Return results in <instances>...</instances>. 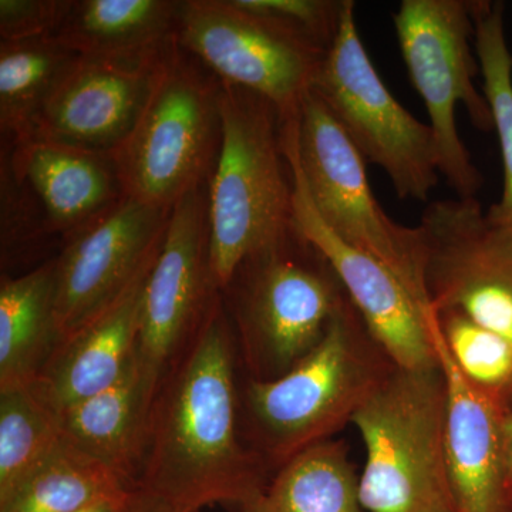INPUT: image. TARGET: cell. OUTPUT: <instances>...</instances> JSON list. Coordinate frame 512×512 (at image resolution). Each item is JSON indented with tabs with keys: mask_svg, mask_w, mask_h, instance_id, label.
Listing matches in <instances>:
<instances>
[{
	"mask_svg": "<svg viewBox=\"0 0 512 512\" xmlns=\"http://www.w3.org/2000/svg\"><path fill=\"white\" fill-rule=\"evenodd\" d=\"M448 389L441 363L393 366L352 424L366 463L359 494L366 512H456L447 467Z\"/></svg>",
	"mask_w": 512,
	"mask_h": 512,
	"instance_id": "277c9868",
	"label": "cell"
},
{
	"mask_svg": "<svg viewBox=\"0 0 512 512\" xmlns=\"http://www.w3.org/2000/svg\"><path fill=\"white\" fill-rule=\"evenodd\" d=\"M424 281L433 312H457L512 342V232L477 198L431 201L421 215Z\"/></svg>",
	"mask_w": 512,
	"mask_h": 512,
	"instance_id": "8fae6325",
	"label": "cell"
},
{
	"mask_svg": "<svg viewBox=\"0 0 512 512\" xmlns=\"http://www.w3.org/2000/svg\"><path fill=\"white\" fill-rule=\"evenodd\" d=\"M177 47L174 39L143 116L111 154L124 197L165 211L207 183L221 146V82Z\"/></svg>",
	"mask_w": 512,
	"mask_h": 512,
	"instance_id": "8992f818",
	"label": "cell"
},
{
	"mask_svg": "<svg viewBox=\"0 0 512 512\" xmlns=\"http://www.w3.org/2000/svg\"><path fill=\"white\" fill-rule=\"evenodd\" d=\"M238 412L231 322L214 292L154 400L138 484L195 512L247 503L266 484L265 461L241 440Z\"/></svg>",
	"mask_w": 512,
	"mask_h": 512,
	"instance_id": "6da1fadb",
	"label": "cell"
},
{
	"mask_svg": "<svg viewBox=\"0 0 512 512\" xmlns=\"http://www.w3.org/2000/svg\"><path fill=\"white\" fill-rule=\"evenodd\" d=\"M222 293L229 296L254 380L292 369L349 301L332 266L295 228L242 262Z\"/></svg>",
	"mask_w": 512,
	"mask_h": 512,
	"instance_id": "5b68a950",
	"label": "cell"
},
{
	"mask_svg": "<svg viewBox=\"0 0 512 512\" xmlns=\"http://www.w3.org/2000/svg\"><path fill=\"white\" fill-rule=\"evenodd\" d=\"M431 326L447 380V467L456 512H512L501 451L503 412L454 365L436 316Z\"/></svg>",
	"mask_w": 512,
	"mask_h": 512,
	"instance_id": "2e32d148",
	"label": "cell"
},
{
	"mask_svg": "<svg viewBox=\"0 0 512 512\" xmlns=\"http://www.w3.org/2000/svg\"><path fill=\"white\" fill-rule=\"evenodd\" d=\"M60 343L56 259L0 285V389L32 386Z\"/></svg>",
	"mask_w": 512,
	"mask_h": 512,
	"instance_id": "ffe728a7",
	"label": "cell"
},
{
	"mask_svg": "<svg viewBox=\"0 0 512 512\" xmlns=\"http://www.w3.org/2000/svg\"><path fill=\"white\" fill-rule=\"evenodd\" d=\"M62 441L59 413L32 386L0 389V500Z\"/></svg>",
	"mask_w": 512,
	"mask_h": 512,
	"instance_id": "484cf974",
	"label": "cell"
},
{
	"mask_svg": "<svg viewBox=\"0 0 512 512\" xmlns=\"http://www.w3.org/2000/svg\"><path fill=\"white\" fill-rule=\"evenodd\" d=\"M55 37L0 42V126L23 143L37 116L77 60Z\"/></svg>",
	"mask_w": 512,
	"mask_h": 512,
	"instance_id": "603a6c76",
	"label": "cell"
},
{
	"mask_svg": "<svg viewBox=\"0 0 512 512\" xmlns=\"http://www.w3.org/2000/svg\"><path fill=\"white\" fill-rule=\"evenodd\" d=\"M72 0H0L2 42L52 37Z\"/></svg>",
	"mask_w": 512,
	"mask_h": 512,
	"instance_id": "f1b7e54d",
	"label": "cell"
},
{
	"mask_svg": "<svg viewBox=\"0 0 512 512\" xmlns=\"http://www.w3.org/2000/svg\"><path fill=\"white\" fill-rule=\"evenodd\" d=\"M175 39L220 82L271 101L282 119L299 113L329 52L234 0L180 2Z\"/></svg>",
	"mask_w": 512,
	"mask_h": 512,
	"instance_id": "30bf717a",
	"label": "cell"
},
{
	"mask_svg": "<svg viewBox=\"0 0 512 512\" xmlns=\"http://www.w3.org/2000/svg\"><path fill=\"white\" fill-rule=\"evenodd\" d=\"M131 491H133V488L124 491V493L101 498V500L94 501V503L74 512H126Z\"/></svg>",
	"mask_w": 512,
	"mask_h": 512,
	"instance_id": "1f68e13d",
	"label": "cell"
},
{
	"mask_svg": "<svg viewBox=\"0 0 512 512\" xmlns=\"http://www.w3.org/2000/svg\"><path fill=\"white\" fill-rule=\"evenodd\" d=\"M178 9L171 0H80L53 37L77 56L143 55L174 39Z\"/></svg>",
	"mask_w": 512,
	"mask_h": 512,
	"instance_id": "44dd1931",
	"label": "cell"
},
{
	"mask_svg": "<svg viewBox=\"0 0 512 512\" xmlns=\"http://www.w3.org/2000/svg\"><path fill=\"white\" fill-rule=\"evenodd\" d=\"M174 39L143 55L77 57L37 116L29 140L111 157L143 116Z\"/></svg>",
	"mask_w": 512,
	"mask_h": 512,
	"instance_id": "9a60e30c",
	"label": "cell"
},
{
	"mask_svg": "<svg viewBox=\"0 0 512 512\" xmlns=\"http://www.w3.org/2000/svg\"><path fill=\"white\" fill-rule=\"evenodd\" d=\"M312 90L366 163L382 168L400 200L429 202L440 177L436 137L380 79L357 29L353 0H346Z\"/></svg>",
	"mask_w": 512,
	"mask_h": 512,
	"instance_id": "ba28073f",
	"label": "cell"
},
{
	"mask_svg": "<svg viewBox=\"0 0 512 512\" xmlns=\"http://www.w3.org/2000/svg\"><path fill=\"white\" fill-rule=\"evenodd\" d=\"M131 488L62 437L59 446L0 500V512H74Z\"/></svg>",
	"mask_w": 512,
	"mask_h": 512,
	"instance_id": "cb8c5ba5",
	"label": "cell"
},
{
	"mask_svg": "<svg viewBox=\"0 0 512 512\" xmlns=\"http://www.w3.org/2000/svg\"><path fill=\"white\" fill-rule=\"evenodd\" d=\"M393 23L404 66L429 114L440 175L458 198H477L484 177L456 124L463 104L478 131H494L490 104L476 86L481 67L471 47L473 0H403Z\"/></svg>",
	"mask_w": 512,
	"mask_h": 512,
	"instance_id": "52a82bcc",
	"label": "cell"
},
{
	"mask_svg": "<svg viewBox=\"0 0 512 512\" xmlns=\"http://www.w3.org/2000/svg\"><path fill=\"white\" fill-rule=\"evenodd\" d=\"M298 121L299 117L282 121V147L293 181V228L332 266L370 335L394 366L439 365L431 326L434 313L386 265L343 241L320 217L296 157Z\"/></svg>",
	"mask_w": 512,
	"mask_h": 512,
	"instance_id": "7c38bea8",
	"label": "cell"
},
{
	"mask_svg": "<svg viewBox=\"0 0 512 512\" xmlns=\"http://www.w3.org/2000/svg\"><path fill=\"white\" fill-rule=\"evenodd\" d=\"M126 512H195L184 505L174 503L170 498L137 484L133 488Z\"/></svg>",
	"mask_w": 512,
	"mask_h": 512,
	"instance_id": "f546056e",
	"label": "cell"
},
{
	"mask_svg": "<svg viewBox=\"0 0 512 512\" xmlns=\"http://www.w3.org/2000/svg\"><path fill=\"white\" fill-rule=\"evenodd\" d=\"M234 3L329 50L338 36L346 0H234Z\"/></svg>",
	"mask_w": 512,
	"mask_h": 512,
	"instance_id": "83f0119b",
	"label": "cell"
},
{
	"mask_svg": "<svg viewBox=\"0 0 512 512\" xmlns=\"http://www.w3.org/2000/svg\"><path fill=\"white\" fill-rule=\"evenodd\" d=\"M154 261L113 305L59 343L32 384L37 396L55 412L113 386L133 365L144 291Z\"/></svg>",
	"mask_w": 512,
	"mask_h": 512,
	"instance_id": "e0dca14e",
	"label": "cell"
},
{
	"mask_svg": "<svg viewBox=\"0 0 512 512\" xmlns=\"http://www.w3.org/2000/svg\"><path fill=\"white\" fill-rule=\"evenodd\" d=\"M500 434L505 478L512 495V403L501 413Z\"/></svg>",
	"mask_w": 512,
	"mask_h": 512,
	"instance_id": "4dcf8cb0",
	"label": "cell"
},
{
	"mask_svg": "<svg viewBox=\"0 0 512 512\" xmlns=\"http://www.w3.org/2000/svg\"><path fill=\"white\" fill-rule=\"evenodd\" d=\"M16 180L32 185L50 231L66 237L99 218L124 197L113 158L82 148L28 140L16 144Z\"/></svg>",
	"mask_w": 512,
	"mask_h": 512,
	"instance_id": "ac0fdd59",
	"label": "cell"
},
{
	"mask_svg": "<svg viewBox=\"0 0 512 512\" xmlns=\"http://www.w3.org/2000/svg\"><path fill=\"white\" fill-rule=\"evenodd\" d=\"M154 400L136 356L119 382L59 413L63 440L136 487Z\"/></svg>",
	"mask_w": 512,
	"mask_h": 512,
	"instance_id": "d6986e66",
	"label": "cell"
},
{
	"mask_svg": "<svg viewBox=\"0 0 512 512\" xmlns=\"http://www.w3.org/2000/svg\"><path fill=\"white\" fill-rule=\"evenodd\" d=\"M393 366L355 306L346 302L318 345L292 369L249 383L247 414L256 453L282 466L330 440L352 423Z\"/></svg>",
	"mask_w": 512,
	"mask_h": 512,
	"instance_id": "3957f363",
	"label": "cell"
},
{
	"mask_svg": "<svg viewBox=\"0 0 512 512\" xmlns=\"http://www.w3.org/2000/svg\"><path fill=\"white\" fill-rule=\"evenodd\" d=\"M239 512L366 511L348 448L340 441L326 440L285 461Z\"/></svg>",
	"mask_w": 512,
	"mask_h": 512,
	"instance_id": "7402d4cb",
	"label": "cell"
},
{
	"mask_svg": "<svg viewBox=\"0 0 512 512\" xmlns=\"http://www.w3.org/2000/svg\"><path fill=\"white\" fill-rule=\"evenodd\" d=\"M500 0H473L474 49L483 77L485 99L493 114L494 131L503 160V194L488 208V220L512 232V55Z\"/></svg>",
	"mask_w": 512,
	"mask_h": 512,
	"instance_id": "d4e9b609",
	"label": "cell"
},
{
	"mask_svg": "<svg viewBox=\"0 0 512 512\" xmlns=\"http://www.w3.org/2000/svg\"><path fill=\"white\" fill-rule=\"evenodd\" d=\"M221 146L208 183L212 288L293 231V181L271 101L221 82Z\"/></svg>",
	"mask_w": 512,
	"mask_h": 512,
	"instance_id": "7a4b0ae2",
	"label": "cell"
},
{
	"mask_svg": "<svg viewBox=\"0 0 512 512\" xmlns=\"http://www.w3.org/2000/svg\"><path fill=\"white\" fill-rule=\"evenodd\" d=\"M214 292L208 184L204 183L171 210L146 282L136 356L154 397L200 326Z\"/></svg>",
	"mask_w": 512,
	"mask_h": 512,
	"instance_id": "4fadbf2b",
	"label": "cell"
},
{
	"mask_svg": "<svg viewBox=\"0 0 512 512\" xmlns=\"http://www.w3.org/2000/svg\"><path fill=\"white\" fill-rule=\"evenodd\" d=\"M170 212L123 197L66 237L56 258L60 342L113 305L156 258Z\"/></svg>",
	"mask_w": 512,
	"mask_h": 512,
	"instance_id": "5bb4252c",
	"label": "cell"
},
{
	"mask_svg": "<svg viewBox=\"0 0 512 512\" xmlns=\"http://www.w3.org/2000/svg\"><path fill=\"white\" fill-rule=\"evenodd\" d=\"M295 150L306 188L326 225L386 265L431 311L419 228L404 227L386 214L367 180L365 158L313 90L299 110Z\"/></svg>",
	"mask_w": 512,
	"mask_h": 512,
	"instance_id": "9c48e42d",
	"label": "cell"
},
{
	"mask_svg": "<svg viewBox=\"0 0 512 512\" xmlns=\"http://www.w3.org/2000/svg\"><path fill=\"white\" fill-rule=\"evenodd\" d=\"M454 365L501 412L512 403V342L457 312H433Z\"/></svg>",
	"mask_w": 512,
	"mask_h": 512,
	"instance_id": "4316f807",
	"label": "cell"
}]
</instances>
